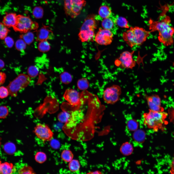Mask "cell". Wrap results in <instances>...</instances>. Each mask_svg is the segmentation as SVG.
Masks as SVG:
<instances>
[{
  "instance_id": "obj_43",
  "label": "cell",
  "mask_w": 174,
  "mask_h": 174,
  "mask_svg": "<svg viewBox=\"0 0 174 174\" xmlns=\"http://www.w3.org/2000/svg\"><path fill=\"white\" fill-rule=\"evenodd\" d=\"M87 174H102V173L101 172L99 171H94L89 172V173H87Z\"/></svg>"
},
{
  "instance_id": "obj_30",
  "label": "cell",
  "mask_w": 174,
  "mask_h": 174,
  "mask_svg": "<svg viewBox=\"0 0 174 174\" xmlns=\"http://www.w3.org/2000/svg\"><path fill=\"white\" fill-rule=\"evenodd\" d=\"M35 159L37 162L42 164L46 160L47 157L45 153L44 152H38L35 154Z\"/></svg>"
},
{
  "instance_id": "obj_8",
  "label": "cell",
  "mask_w": 174,
  "mask_h": 174,
  "mask_svg": "<svg viewBox=\"0 0 174 174\" xmlns=\"http://www.w3.org/2000/svg\"><path fill=\"white\" fill-rule=\"evenodd\" d=\"M121 93L120 86L113 85L107 88L104 91L103 95V100L108 104H114L119 100Z\"/></svg>"
},
{
  "instance_id": "obj_26",
  "label": "cell",
  "mask_w": 174,
  "mask_h": 174,
  "mask_svg": "<svg viewBox=\"0 0 174 174\" xmlns=\"http://www.w3.org/2000/svg\"><path fill=\"white\" fill-rule=\"evenodd\" d=\"M68 167L69 170L71 172H76L79 170L80 165L78 160L72 159L69 162Z\"/></svg>"
},
{
  "instance_id": "obj_25",
  "label": "cell",
  "mask_w": 174,
  "mask_h": 174,
  "mask_svg": "<svg viewBox=\"0 0 174 174\" xmlns=\"http://www.w3.org/2000/svg\"><path fill=\"white\" fill-rule=\"evenodd\" d=\"M70 111L64 110L58 114V120L63 123H66L68 121L70 116Z\"/></svg>"
},
{
  "instance_id": "obj_42",
  "label": "cell",
  "mask_w": 174,
  "mask_h": 174,
  "mask_svg": "<svg viewBox=\"0 0 174 174\" xmlns=\"http://www.w3.org/2000/svg\"><path fill=\"white\" fill-rule=\"evenodd\" d=\"M171 168L170 171L171 174H174V157L171 165Z\"/></svg>"
},
{
  "instance_id": "obj_12",
  "label": "cell",
  "mask_w": 174,
  "mask_h": 174,
  "mask_svg": "<svg viewBox=\"0 0 174 174\" xmlns=\"http://www.w3.org/2000/svg\"><path fill=\"white\" fill-rule=\"evenodd\" d=\"M34 131L39 138L44 141H51L54 135L53 132L49 126L44 124H37Z\"/></svg>"
},
{
  "instance_id": "obj_28",
  "label": "cell",
  "mask_w": 174,
  "mask_h": 174,
  "mask_svg": "<svg viewBox=\"0 0 174 174\" xmlns=\"http://www.w3.org/2000/svg\"><path fill=\"white\" fill-rule=\"evenodd\" d=\"M38 46L39 50L42 52H45L49 51L50 46L49 43L47 40L39 41Z\"/></svg>"
},
{
  "instance_id": "obj_13",
  "label": "cell",
  "mask_w": 174,
  "mask_h": 174,
  "mask_svg": "<svg viewBox=\"0 0 174 174\" xmlns=\"http://www.w3.org/2000/svg\"><path fill=\"white\" fill-rule=\"evenodd\" d=\"M113 36V34L111 30L101 28L95 36V41L99 44L107 45L111 43Z\"/></svg>"
},
{
  "instance_id": "obj_21",
  "label": "cell",
  "mask_w": 174,
  "mask_h": 174,
  "mask_svg": "<svg viewBox=\"0 0 174 174\" xmlns=\"http://www.w3.org/2000/svg\"><path fill=\"white\" fill-rule=\"evenodd\" d=\"M20 37L24 41L26 44H29L33 41L34 35L32 32L29 31L21 34L20 35Z\"/></svg>"
},
{
  "instance_id": "obj_5",
  "label": "cell",
  "mask_w": 174,
  "mask_h": 174,
  "mask_svg": "<svg viewBox=\"0 0 174 174\" xmlns=\"http://www.w3.org/2000/svg\"><path fill=\"white\" fill-rule=\"evenodd\" d=\"M31 81L29 75L23 73L19 74L10 81L7 87L9 95L12 97H16L18 93L26 87Z\"/></svg>"
},
{
  "instance_id": "obj_10",
  "label": "cell",
  "mask_w": 174,
  "mask_h": 174,
  "mask_svg": "<svg viewBox=\"0 0 174 174\" xmlns=\"http://www.w3.org/2000/svg\"><path fill=\"white\" fill-rule=\"evenodd\" d=\"M64 99L69 103L74 110L79 109L83 102L81 94L76 90L73 89H68L64 94Z\"/></svg>"
},
{
  "instance_id": "obj_29",
  "label": "cell",
  "mask_w": 174,
  "mask_h": 174,
  "mask_svg": "<svg viewBox=\"0 0 174 174\" xmlns=\"http://www.w3.org/2000/svg\"><path fill=\"white\" fill-rule=\"evenodd\" d=\"M60 77L61 82L65 84L70 83L72 80L71 75L66 72H64L60 74Z\"/></svg>"
},
{
  "instance_id": "obj_37",
  "label": "cell",
  "mask_w": 174,
  "mask_h": 174,
  "mask_svg": "<svg viewBox=\"0 0 174 174\" xmlns=\"http://www.w3.org/2000/svg\"><path fill=\"white\" fill-rule=\"evenodd\" d=\"M9 95L8 90L7 87H0V98L3 99L7 97Z\"/></svg>"
},
{
  "instance_id": "obj_16",
  "label": "cell",
  "mask_w": 174,
  "mask_h": 174,
  "mask_svg": "<svg viewBox=\"0 0 174 174\" xmlns=\"http://www.w3.org/2000/svg\"><path fill=\"white\" fill-rule=\"evenodd\" d=\"M124 116L126 120V129L129 132L136 131L138 125L137 121L133 118L130 114H126Z\"/></svg>"
},
{
  "instance_id": "obj_24",
  "label": "cell",
  "mask_w": 174,
  "mask_h": 174,
  "mask_svg": "<svg viewBox=\"0 0 174 174\" xmlns=\"http://www.w3.org/2000/svg\"><path fill=\"white\" fill-rule=\"evenodd\" d=\"M133 137L135 141L138 143H141L144 140L145 135L142 131L140 130H136L133 134Z\"/></svg>"
},
{
  "instance_id": "obj_4",
  "label": "cell",
  "mask_w": 174,
  "mask_h": 174,
  "mask_svg": "<svg viewBox=\"0 0 174 174\" xmlns=\"http://www.w3.org/2000/svg\"><path fill=\"white\" fill-rule=\"evenodd\" d=\"M96 21L94 18L89 17L86 19L80 29L78 36L82 42L91 40L95 37L94 30L96 28Z\"/></svg>"
},
{
  "instance_id": "obj_40",
  "label": "cell",
  "mask_w": 174,
  "mask_h": 174,
  "mask_svg": "<svg viewBox=\"0 0 174 174\" xmlns=\"http://www.w3.org/2000/svg\"><path fill=\"white\" fill-rule=\"evenodd\" d=\"M4 42L6 45L9 48L12 47L14 44L13 40L9 36L6 37L4 38Z\"/></svg>"
},
{
  "instance_id": "obj_39",
  "label": "cell",
  "mask_w": 174,
  "mask_h": 174,
  "mask_svg": "<svg viewBox=\"0 0 174 174\" xmlns=\"http://www.w3.org/2000/svg\"><path fill=\"white\" fill-rule=\"evenodd\" d=\"M168 115L170 121L174 124V106L168 109Z\"/></svg>"
},
{
  "instance_id": "obj_18",
  "label": "cell",
  "mask_w": 174,
  "mask_h": 174,
  "mask_svg": "<svg viewBox=\"0 0 174 174\" xmlns=\"http://www.w3.org/2000/svg\"><path fill=\"white\" fill-rule=\"evenodd\" d=\"M16 171L15 167L12 163L5 162L0 164V174H12Z\"/></svg>"
},
{
  "instance_id": "obj_19",
  "label": "cell",
  "mask_w": 174,
  "mask_h": 174,
  "mask_svg": "<svg viewBox=\"0 0 174 174\" xmlns=\"http://www.w3.org/2000/svg\"><path fill=\"white\" fill-rule=\"evenodd\" d=\"M99 15L103 18L109 17L111 14L110 8L108 6L103 5L101 6L99 9Z\"/></svg>"
},
{
  "instance_id": "obj_31",
  "label": "cell",
  "mask_w": 174,
  "mask_h": 174,
  "mask_svg": "<svg viewBox=\"0 0 174 174\" xmlns=\"http://www.w3.org/2000/svg\"><path fill=\"white\" fill-rule=\"evenodd\" d=\"M18 172L20 174H33L36 173L30 166L26 165L20 168Z\"/></svg>"
},
{
  "instance_id": "obj_34",
  "label": "cell",
  "mask_w": 174,
  "mask_h": 174,
  "mask_svg": "<svg viewBox=\"0 0 174 174\" xmlns=\"http://www.w3.org/2000/svg\"><path fill=\"white\" fill-rule=\"evenodd\" d=\"M39 70L38 68L35 66H31L29 67L27 70L28 75L31 78H34L38 74Z\"/></svg>"
},
{
  "instance_id": "obj_2",
  "label": "cell",
  "mask_w": 174,
  "mask_h": 174,
  "mask_svg": "<svg viewBox=\"0 0 174 174\" xmlns=\"http://www.w3.org/2000/svg\"><path fill=\"white\" fill-rule=\"evenodd\" d=\"M168 114L164 111L158 112L149 109L143 114L142 120L144 125L147 128L157 132L159 130H164L163 126Z\"/></svg>"
},
{
  "instance_id": "obj_15",
  "label": "cell",
  "mask_w": 174,
  "mask_h": 174,
  "mask_svg": "<svg viewBox=\"0 0 174 174\" xmlns=\"http://www.w3.org/2000/svg\"><path fill=\"white\" fill-rule=\"evenodd\" d=\"M37 41L47 40L52 39L53 37L52 31L48 26H43L36 32Z\"/></svg>"
},
{
  "instance_id": "obj_23",
  "label": "cell",
  "mask_w": 174,
  "mask_h": 174,
  "mask_svg": "<svg viewBox=\"0 0 174 174\" xmlns=\"http://www.w3.org/2000/svg\"><path fill=\"white\" fill-rule=\"evenodd\" d=\"M115 24L114 21L109 17L104 19L102 22V26L104 29L110 30L113 28Z\"/></svg>"
},
{
  "instance_id": "obj_38",
  "label": "cell",
  "mask_w": 174,
  "mask_h": 174,
  "mask_svg": "<svg viewBox=\"0 0 174 174\" xmlns=\"http://www.w3.org/2000/svg\"><path fill=\"white\" fill-rule=\"evenodd\" d=\"M132 149L131 145L128 143L124 144L122 146V153L126 155L132 152Z\"/></svg>"
},
{
  "instance_id": "obj_45",
  "label": "cell",
  "mask_w": 174,
  "mask_h": 174,
  "mask_svg": "<svg viewBox=\"0 0 174 174\" xmlns=\"http://www.w3.org/2000/svg\"><path fill=\"white\" fill-rule=\"evenodd\" d=\"M1 163V161L0 160V164Z\"/></svg>"
},
{
  "instance_id": "obj_32",
  "label": "cell",
  "mask_w": 174,
  "mask_h": 174,
  "mask_svg": "<svg viewBox=\"0 0 174 174\" xmlns=\"http://www.w3.org/2000/svg\"><path fill=\"white\" fill-rule=\"evenodd\" d=\"M44 11L42 7L40 6H37L34 8L32 14L34 16L36 19L42 18L43 16Z\"/></svg>"
},
{
  "instance_id": "obj_6",
  "label": "cell",
  "mask_w": 174,
  "mask_h": 174,
  "mask_svg": "<svg viewBox=\"0 0 174 174\" xmlns=\"http://www.w3.org/2000/svg\"><path fill=\"white\" fill-rule=\"evenodd\" d=\"M38 27V24L33 22L29 17L19 14L17 16L16 22L13 28L15 31L24 33L36 29Z\"/></svg>"
},
{
  "instance_id": "obj_17",
  "label": "cell",
  "mask_w": 174,
  "mask_h": 174,
  "mask_svg": "<svg viewBox=\"0 0 174 174\" xmlns=\"http://www.w3.org/2000/svg\"><path fill=\"white\" fill-rule=\"evenodd\" d=\"M17 16L15 13L6 14L3 18V23L7 28L13 27L16 23Z\"/></svg>"
},
{
  "instance_id": "obj_20",
  "label": "cell",
  "mask_w": 174,
  "mask_h": 174,
  "mask_svg": "<svg viewBox=\"0 0 174 174\" xmlns=\"http://www.w3.org/2000/svg\"><path fill=\"white\" fill-rule=\"evenodd\" d=\"M114 22L115 24L119 27L126 28H129L128 21L124 17L117 16L114 19Z\"/></svg>"
},
{
  "instance_id": "obj_9",
  "label": "cell",
  "mask_w": 174,
  "mask_h": 174,
  "mask_svg": "<svg viewBox=\"0 0 174 174\" xmlns=\"http://www.w3.org/2000/svg\"><path fill=\"white\" fill-rule=\"evenodd\" d=\"M134 52L125 51L120 54L118 58L115 61L116 66L124 68L132 69L136 65L135 61L133 58Z\"/></svg>"
},
{
  "instance_id": "obj_27",
  "label": "cell",
  "mask_w": 174,
  "mask_h": 174,
  "mask_svg": "<svg viewBox=\"0 0 174 174\" xmlns=\"http://www.w3.org/2000/svg\"><path fill=\"white\" fill-rule=\"evenodd\" d=\"M89 86V82L86 78H83L80 79L77 81V87L80 90H86L88 88Z\"/></svg>"
},
{
  "instance_id": "obj_14",
  "label": "cell",
  "mask_w": 174,
  "mask_h": 174,
  "mask_svg": "<svg viewBox=\"0 0 174 174\" xmlns=\"http://www.w3.org/2000/svg\"><path fill=\"white\" fill-rule=\"evenodd\" d=\"M146 99L150 109L156 111H164V108L161 106V101L158 95L153 94L147 96Z\"/></svg>"
},
{
  "instance_id": "obj_41",
  "label": "cell",
  "mask_w": 174,
  "mask_h": 174,
  "mask_svg": "<svg viewBox=\"0 0 174 174\" xmlns=\"http://www.w3.org/2000/svg\"><path fill=\"white\" fill-rule=\"evenodd\" d=\"M6 78V76L5 73L0 72V86L4 83Z\"/></svg>"
},
{
  "instance_id": "obj_22",
  "label": "cell",
  "mask_w": 174,
  "mask_h": 174,
  "mask_svg": "<svg viewBox=\"0 0 174 174\" xmlns=\"http://www.w3.org/2000/svg\"><path fill=\"white\" fill-rule=\"evenodd\" d=\"M61 157L62 159L64 161L69 162L72 159L73 155L72 152L69 150H65L62 152Z\"/></svg>"
},
{
  "instance_id": "obj_36",
  "label": "cell",
  "mask_w": 174,
  "mask_h": 174,
  "mask_svg": "<svg viewBox=\"0 0 174 174\" xmlns=\"http://www.w3.org/2000/svg\"><path fill=\"white\" fill-rule=\"evenodd\" d=\"M9 110L8 108L5 106H0V118H6L9 114Z\"/></svg>"
},
{
  "instance_id": "obj_1",
  "label": "cell",
  "mask_w": 174,
  "mask_h": 174,
  "mask_svg": "<svg viewBox=\"0 0 174 174\" xmlns=\"http://www.w3.org/2000/svg\"><path fill=\"white\" fill-rule=\"evenodd\" d=\"M170 17L166 16L160 21L150 19L149 22L150 32L158 31L159 41L166 46L171 45L174 43L173 35L174 28L170 25Z\"/></svg>"
},
{
  "instance_id": "obj_44",
  "label": "cell",
  "mask_w": 174,
  "mask_h": 174,
  "mask_svg": "<svg viewBox=\"0 0 174 174\" xmlns=\"http://www.w3.org/2000/svg\"><path fill=\"white\" fill-rule=\"evenodd\" d=\"M4 66V63L3 61L0 59V70L3 68Z\"/></svg>"
},
{
  "instance_id": "obj_11",
  "label": "cell",
  "mask_w": 174,
  "mask_h": 174,
  "mask_svg": "<svg viewBox=\"0 0 174 174\" xmlns=\"http://www.w3.org/2000/svg\"><path fill=\"white\" fill-rule=\"evenodd\" d=\"M70 114L69 118L64 126V129L74 128L81 123L85 116L83 111L79 109L70 111Z\"/></svg>"
},
{
  "instance_id": "obj_7",
  "label": "cell",
  "mask_w": 174,
  "mask_h": 174,
  "mask_svg": "<svg viewBox=\"0 0 174 174\" xmlns=\"http://www.w3.org/2000/svg\"><path fill=\"white\" fill-rule=\"evenodd\" d=\"M86 4L85 0H64V10L67 15L75 18L79 14Z\"/></svg>"
},
{
  "instance_id": "obj_35",
  "label": "cell",
  "mask_w": 174,
  "mask_h": 174,
  "mask_svg": "<svg viewBox=\"0 0 174 174\" xmlns=\"http://www.w3.org/2000/svg\"><path fill=\"white\" fill-rule=\"evenodd\" d=\"M26 43L22 39L18 40L16 42L15 47L16 49L19 51L24 50L26 47Z\"/></svg>"
},
{
  "instance_id": "obj_3",
  "label": "cell",
  "mask_w": 174,
  "mask_h": 174,
  "mask_svg": "<svg viewBox=\"0 0 174 174\" xmlns=\"http://www.w3.org/2000/svg\"><path fill=\"white\" fill-rule=\"evenodd\" d=\"M150 31L135 26L130 27V29L124 32L123 35L124 40L131 47L142 44L149 36Z\"/></svg>"
},
{
  "instance_id": "obj_33",
  "label": "cell",
  "mask_w": 174,
  "mask_h": 174,
  "mask_svg": "<svg viewBox=\"0 0 174 174\" xmlns=\"http://www.w3.org/2000/svg\"><path fill=\"white\" fill-rule=\"evenodd\" d=\"M9 31L3 23L0 22V39H4Z\"/></svg>"
}]
</instances>
